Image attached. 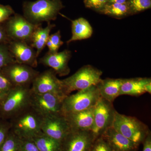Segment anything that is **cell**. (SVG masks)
Segmentation results:
<instances>
[{
    "label": "cell",
    "instance_id": "1",
    "mask_svg": "<svg viewBox=\"0 0 151 151\" xmlns=\"http://www.w3.org/2000/svg\"><path fill=\"white\" fill-rule=\"evenodd\" d=\"M64 7L61 0L25 1L23 4L24 17L33 24H42L55 20Z\"/></svg>",
    "mask_w": 151,
    "mask_h": 151
},
{
    "label": "cell",
    "instance_id": "38",
    "mask_svg": "<svg viewBox=\"0 0 151 151\" xmlns=\"http://www.w3.org/2000/svg\"><path fill=\"white\" fill-rule=\"evenodd\" d=\"M1 117H0V120H1Z\"/></svg>",
    "mask_w": 151,
    "mask_h": 151
},
{
    "label": "cell",
    "instance_id": "17",
    "mask_svg": "<svg viewBox=\"0 0 151 151\" xmlns=\"http://www.w3.org/2000/svg\"><path fill=\"white\" fill-rule=\"evenodd\" d=\"M94 107L64 116L70 129L92 131L94 124Z\"/></svg>",
    "mask_w": 151,
    "mask_h": 151
},
{
    "label": "cell",
    "instance_id": "5",
    "mask_svg": "<svg viewBox=\"0 0 151 151\" xmlns=\"http://www.w3.org/2000/svg\"><path fill=\"white\" fill-rule=\"evenodd\" d=\"M100 97L96 85L79 90L75 94H69L63 101V114L65 116L93 108Z\"/></svg>",
    "mask_w": 151,
    "mask_h": 151
},
{
    "label": "cell",
    "instance_id": "6",
    "mask_svg": "<svg viewBox=\"0 0 151 151\" xmlns=\"http://www.w3.org/2000/svg\"><path fill=\"white\" fill-rule=\"evenodd\" d=\"M103 72L90 65H84L69 77L61 80L66 96L74 91H79L96 85L100 81Z\"/></svg>",
    "mask_w": 151,
    "mask_h": 151
},
{
    "label": "cell",
    "instance_id": "29",
    "mask_svg": "<svg viewBox=\"0 0 151 151\" xmlns=\"http://www.w3.org/2000/svg\"><path fill=\"white\" fill-rule=\"evenodd\" d=\"M19 151H40L32 139L19 138Z\"/></svg>",
    "mask_w": 151,
    "mask_h": 151
},
{
    "label": "cell",
    "instance_id": "14",
    "mask_svg": "<svg viewBox=\"0 0 151 151\" xmlns=\"http://www.w3.org/2000/svg\"><path fill=\"white\" fill-rule=\"evenodd\" d=\"M71 57V52L64 50L60 52H47L39 63L44 65L50 67L57 75L60 76H66L70 72L68 62Z\"/></svg>",
    "mask_w": 151,
    "mask_h": 151
},
{
    "label": "cell",
    "instance_id": "9",
    "mask_svg": "<svg viewBox=\"0 0 151 151\" xmlns=\"http://www.w3.org/2000/svg\"><path fill=\"white\" fill-rule=\"evenodd\" d=\"M116 112L113 103L100 97L94 107V124L91 131L96 139L112 127Z\"/></svg>",
    "mask_w": 151,
    "mask_h": 151
},
{
    "label": "cell",
    "instance_id": "15",
    "mask_svg": "<svg viewBox=\"0 0 151 151\" xmlns=\"http://www.w3.org/2000/svg\"><path fill=\"white\" fill-rule=\"evenodd\" d=\"M9 50L17 62L36 68L38 57L35 49L24 42L12 40L8 45Z\"/></svg>",
    "mask_w": 151,
    "mask_h": 151
},
{
    "label": "cell",
    "instance_id": "36",
    "mask_svg": "<svg viewBox=\"0 0 151 151\" xmlns=\"http://www.w3.org/2000/svg\"><path fill=\"white\" fill-rule=\"evenodd\" d=\"M127 0H108V4L117 3V4H125L127 3Z\"/></svg>",
    "mask_w": 151,
    "mask_h": 151
},
{
    "label": "cell",
    "instance_id": "3",
    "mask_svg": "<svg viewBox=\"0 0 151 151\" xmlns=\"http://www.w3.org/2000/svg\"><path fill=\"white\" fill-rule=\"evenodd\" d=\"M42 118L30 106L9 120L11 130L20 139H32L41 133Z\"/></svg>",
    "mask_w": 151,
    "mask_h": 151
},
{
    "label": "cell",
    "instance_id": "7",
    "mask_svg": "<svg viewBox=\"0 0 151 151\" xmlns=\"http://www.w3.org/2000/svg\"><path fill=\"white\" fill-rule=\"evenodd\" d=\"M1 24L11 41H20L29 44L34 32L42 24H33L18 14H14Z\"/></svg>",
    "mask_w": 151,
    "mask_h": 151
},
{
    "label": "cell",
    "instance_id": "32",
    "mask_svg": "<svg viewBox=\"0 0 151 151\" xmlns=\"http://www.w3.org/2000/svg\"><path fill=\"white\" fill-rule=\"evenodd\" d=\"M15 14L14 11L11 6L0 4V24L7 20Z\"/></svg>",
    "mask_w": 151,
    "mask_h": 151
},
{
    "label": "cell",
    "instance_id": "23",
    "mask_svg": "<svg viewBox=\"0 0 151 151\" xmlns=\"http://www.w3.org/2000/svg\"><path fill=\"white\" fill-rule=\"evenodd\" d=\"M40 151H60V142L42 132L32 139Z\"/></svg>",
    "mask_w": 151,
    "mask_h": 151
},
{
    "label": "cell",
    "instance_id": "37",
    "mask_svg": "<svg viewBox=\"0 0 151 151\" xmlns=\"http://www.w3.org/2000/svg\"><path fill=\"white\" fill-rule=\"evenodd\" d=\"M145 90L146 93H148L149 94H151V82L148 83L145 86Z\"/></svg>",
    "mask_w": 151,
    "mask_h": 151
},
{
    "label": "cell",
    "instance_id": "21",
    "mask_svg": "<svg viewBox=\"0 0 151 151\" xmlns=\"http://www.w3.org/2000/svg\"><path fill=\"white\" fill-rule=\"evenodd\" d=\"M55 26V24H52L50 22H49L46 27L43 28L41 24L34 32L29 45L35 49L37 57L46 46L50 32Z\"/></svg>",
    "mask_w": 151,
    "mask_h": 151
},
{
    "label": "cell",
    "instance_id": "16",
    "mask_svg": "<svg viewBox=\"0 0 151 151\" xmlns=\"http://www.w3.org/2000/svg\"><path fill=\"white\" fill-rule=\"evenodd\" d=\"M100 137L107 142L112 151H137L139 147L112 127Z\"/></svg>",
    "mask_w": 151,
    "mask_h": 151
},
{
    "label": "cell",
    "instance_id": "24",
    "mask_svg": "<svg viewBox=\"0 0 151 151\" xmlns=\"http://www.w3.org/2000/svg\"><path fill=\"white\" fill-rule=\"evenodd\" d=\"M131 16L136 14L150 9L151 0H127Z\"/></svg>",
    "mask_w": 151,
    "mask_h": 151
},
{
    "label": "cell",
    "instance_id": "35",
    "mask_svg": "<svg viewBox=\"0 0 151 151\" xmlns=\"http://www.w3.org/2000/svg\"><path fill=\"white\" fill-rule=\"evenodd\" d=\"M143 149L142 151H151V133L149 132L148 135L142 143Z\"/></svg>",
    "mask_w": 151,
    "mask_h": 151
},
{
    "label": "cell",
    "instance_id": "10",
    "mask_svg": "<svg viewBox=\"0 0 151 151\" xmlns=\"http://www.w3.org/2000/svg\"><path fill=\"white\" fill-rule=\"evenodd\" d=\"M31 89L35 94L52 93L64 98L67 96L61 80L58 78L56 73L51 68L38 74L33 81Z\"/></svg>",
    "mask_w": 151,
    "mask_h": 151
},
{
    "label": "cell",
    "instance_id": "13",
    "mask_svg": "<svg viewBox=\"0 0 151 151\" xmlns=\"http://www.w3.org/2000/svg\"><path fill=\"white\" fill-rule=\"evenodd\" d=\"M42 132L60 142L70 132V127L65 116L58 115L42 118Z\"/></svg>",
    "mask_w": 151,
    "mask_h": 151
},
{
    "label": "cell",
    "instance_id": "8",
    "mask_svg": "<svg viewBox=\"0 0 151 151\" xmlns=\"http://www.w3.org/2000/svg\"><path fill=\"white\" fill-rule=\"evenodd\" d=\"M63 97L52 93L40 94L32 92L30 106L42 118L63 115Z\"/></svg>",
    "mask_w": 151,
    "mask_h": 151
},
{
    "label": "cell",
    "instance_id": "2",
    "mask_svg": "<svg viewBox=\"0 0 151 151\" xmlns=\"http://www.w3.org/2000/svg\"><path fill=\"white\" fill-rule=\"evenodd\" d=\"M32 92L30 86H14L0 101V117L9 120L30 107Z\"/></svg>",
    "mask_w": 151,
    "mask_h": 151
},
{
    "label": "cell",
    "instance_id": "4",
    "mask_svg": "<svg viewBox=\"0 0 151 151\" xmlns=\"http://www.w3.org/2000/svg\"><path fill=\"white\" fill-rule=\"evenodd\" d=\"M112 127L138 147L142 144L150 132L148 126L137 118L120 114L117 111Z\"/></svg>",
    "mask_w": 151,
    "mask_h": 151
},
{
    "label": "cell",
    "instance_id": "12",
    "mask_svg": "<svg viewBox=\"0 0 151 151\" xmlns=\"http://www.w3.org/2000/svg\"><path fill=\"white\" fill-rule=\"evenodd\" d=\"M95 139L91 131L71 130L60 142V151H90Z\"/></svg>",
    "mask_w": 151,
    "mask_h": 151
},
{
    "label": "cell",
    "instance_id": "30",
    "mask_svg": "<svg viewBox=\"0 0 151 151\" xmlns=\"http://www.w3.org/2000/svg\"><path fill=\"white\" fill-rule=\"evenodd\" d=\"M11 130V124L9 120H0V147L2 145Z\"/></svg>",
    "mask_w": 151,
    "mask_h": 151
},
{
    "label": "cell",
    "instance_id": "18",
    "mask_svg": "<svg viewBox=\"0 0 151 151\" xmlns=\"http://www.w3.org/2000/svg\"><path fill=\"white\" fill-rule=\"evenodd\" d=\"M123 79L124 78L101 79L96 85L100 97L113 103L115 99L120 96Z\"/></svg>",
    "mask_w": 151,
    "mask_h": 151
},
{
    "label": "cell",
    "instance_id": "11",
    "mask_svg": "<svg viewBox=\"0 0 151 151\" xmlns=\"http://www.w3.org/2000/svg\"><path fill=\"white\" fill-rule=\"evenodd\" d=\"M1 71L14 86H30L40 73L33 68L17 62L7 65Z\"/></svg>",
    "mask_w": 151,
    "mask_h": 151
},
{
    "label": "cell",
    "instance_id": "26",
    "mask_svg": "<svg viewBox=\"0 0 151 151\" xmlns=\"http://www.w3.org/2000/svg\"><path fill=\"white\" fill-rule=\"evenodd\" d=\"M15 62L9 50L8 45L0 44V71L7 65Z\"/></svg>",
    "mask_w": 151,
    "mask_h": 151
},
{
    "label": "cell",
    "instance_id": "22",
    "mask_svg": "<svg viewBox=\"0 0 151 151\" xmlns=\"http://www.w3.org/2000/svg\"><path fill=\"white\" fill-rule=\"evenodd\" d=\"M99 13L117 19H122L131 16L129 8L127 3L107 4Z\"/></svg>",
    "mask_w": 151,
    "mask_h": 151
},
{
    "label": "cell",
    "instance_id": "25",
    "mask_svg": "<svg viewBox=\"0 0 151 151\" xmlns=\"http://www.w3.org/2000/svg\"><path fill=\"white\" fill-rule=\"evenodd\" d=\"M19 138L10 130L8 135L0 147V151H19Z\"/></svg>",
    "mask_w": 151,
    "mask_h": 151
},
{
    "label": "cell",
    "instance_id": "28",
    "mask_svg": "<svg viewBox=\"0 0 151 151\" xmlns=\"http://www.w3.org/2000/svg\"><path fill=\"white\" fill-rule=\"evenodd\" d=\"M108 0H84L85 6L97 13H100L108 4Z\"/></svg>",
    "mask_w": 151,
    "mask_h": 151
},
{
    "label": "cell",
    "instance_id": "27",
    "mask_svg": "<svg viewBox=\"0 0 151 151\" xmlns=\"http://www.w3.org/2000/svg\"><path fill=\"white\" fill-rule=\"evenodd\" d=\"M14 86L1 71H0V101Z\"/></svg>",
    "mask_w": 151,
    "mask_h": 151
},
{
    "label": "cell",
    "instance_id": "34",
    "mask_svg": "<svg viewBox=\"0 0 151 151\" xmlns=\"http://www.w3.org/2000/svg\"><path fill=\"white\" fill-rule=\"evenodd\" d=\"M11 41L2 24H0V44L8 45Z\"/></svg>",
    "mask_w": 151,
    "mask_h": 151
},
{
    "label": "cell",
    "instance_id": "31",
    "mask_svg": "<svg viewBox=\"0 0 151 151\" xmlns=\"http://www.w3.org/2000/svg\"><path fill=\"white\" fill-rule=\"evenodd\" d=\"M90 151H112L108 143L101 137L94 141Z\"/></svg>",
    "mask_w": 151,
    "mask_h": 151
},
{
    "label": "cell",
    "instance_id": "19",
    "mask_svg": "<svg viewBox=\"0 0 151 151\" xmlns=\"http://www.w3.org/2000/svg\"><path fill=\"white\" fill-rule=\"evenodd\" d=\"M151 82V78L137 77L124 78L121 86L120 96L128 95L138 97L146 93L145 86Z\"/></svg>",
    "mask_w": 151,
    "mask_h": 151
},
{
    "label": "cell",
    "instance_id": "33",
    "mask_svg": "<svg viewBox=\"0 0 151 151\" xmlns=\"http://www.w3.org/2000/svg\"><path fill=\"white\" fill-rule=\"evenodd\" d=\"M61 36L60 30L50 35L49 36V39L51 41L55 52H58L60 47L63 44V42L61 40Z\"/></svg>",
    "mask_w": 151,
    "mask_h": 151
},
{
    "label": "cell",
    "instance_id": "20",
    "mask_svg": "<svg viewBox=\"0 0 151 151\" xmlns=\"http://www.w3.org/2000/svg\"><path fill=\"white\" fill-rule=\"evenodd\" d=\"M72 36L66 42L67 44L76 41L87 39L93 34V29L89 22L84 18L71 20Z\"/></svg>",
    "mask_w": 151,
    "mask_h": 151
}]
</instances>
